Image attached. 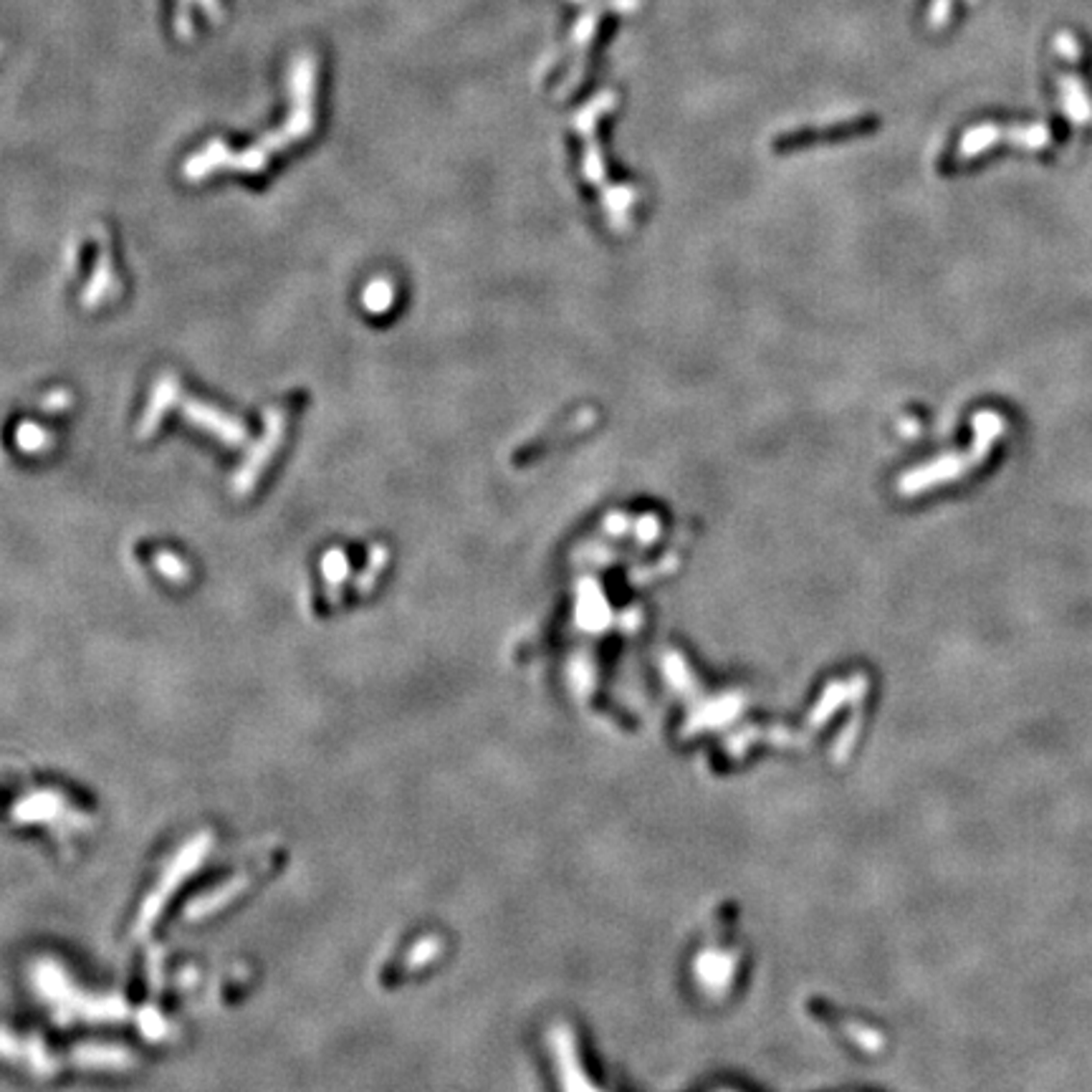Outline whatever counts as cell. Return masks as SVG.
Listing matches in <instances>:
<instances>
[{
	"instance_id": "7",
	"label": "cell",
	"mask_w": 1092,
	"mask_h": 1092,
	"mask_svg": "<svg viewBox=\"0 0 1092 1092\" xmlns=\"http://www.w3.org/2000/svg\"><path fill=\"white\" fill-rule=\"evenodd\" d=\"M322 569H324V577H326V582H329L331 586H337L339 582L347 577V557H344L339 549H331L326 557H324L322 561Z\"/></svg>"
},
{
	"instance_id": "2",
	"label": "cell",
	"mask_w": 1092,
	"mask_h": 1092,
	"mask_svg": "<svg viewBox=\"0 0 1092 1092\" xmlns=\"http://www.w3.org/2000/svg\"><path fill=\"white\" fill-rule=\"evenodd\" d=\"M169 410L182 412V415L195 425V428L213 432L218 440L233 445V448H238V445L248 440V430H246V425H243L241 420H236L233 415H228V412L218 410L213 404L197 403V400L188 398V395L180 390V384H177V379L172 377V375H162V377L155 382V390L149 395L147 412L142 415L140 428H137L140 438H149V435L160 428V420L165 418Z\"/></svg>"
},
{
	"instance_id": "3",
	"label": "cell",
	"mask_w": 1092,
	"mask_h": 1092,
	"mask_svg": "<svg viewBox=\"0 0 1092 1092\" xmlns=\"http://www.w3.org/2000/svg\"><path fill=\"white\" fill-rule=\"evenodd\" d=\"M266 418H269V425H266V438L258 443L256 451L250 453V458L243 463V468L236 473V479H233V491H236L238 496L248 493L250 488L256 485V481L261 479L263 468H266L271 455L276 453L283 432H286V415H283L281 410H269Z\"/></svg>"
},
{
	"instance_id": "6",
	"label": "cell",
	"mask_w": 1092,
	"mask_h": 1092,
	"mask_svg": "<svg viewBox=\"0 0 1092 1092\" xmlns=\"http://www.w3.org/2000/svg\"><path fill=\"white\" fill-rule=\"evenodd\" d=\"M155 566H157V572L165 574V577H168V580H172V582H180V580H185V577H188V564H185L180 557H175V554H169V552L155 554Z\"/></svg>"
},
{
	"instance_id": "5",
	"label": "cell",
	"mask_w": 1092,
	"mask_h": 1092,
	"mask_svg": "<svg viewBox=\"0 0 1092 1092\" xmlns=\"http://www.w3.org/2000/svg\"><path fill=\"white\" fill-rule=\"evenodd\" d=\"M362 301L364 306L370 311H384L390 309L392 303V289L390 283L382 281V278H377V281H372L367 289H364L362 294Z\"/></svg>"
},
{
	"instance_id": "1",
	"label": "cell",
	"mask_w": 1092,
	"mask_h": 1092,
	"mask_svg": "<svg viewBox=\"0 0 1092 1092\" xmlns=\"http://www.w3.org/2000/svg\"><path fill=\"white\" fill-rule=\"evenodd\" d=\"M294 91H297V99L291 107L289 121L278 135L271 137L269 142L261 140V144L250 147L248 152H241V155H233L225 144L213 142L205 149H200L195 157H190V162L185 165V177L200 180V177L213 175L216 169L261 172L269 165V157L273 152H281L297 140L309 135L311 127H314V66H311V61L299 64L297 76H294Z\"/></svg>"
},
{
	"instance_id": "4",
	"label": "cell",
	"mask_w": 1092,
	"mask_h": 1092,
	"mask_svg": "<svg viewBox=\"0 0 1092 1092\" xmlns=\"http://www.w3.org/2000/svg\"><path fill=\"white\" fill-rule=\"evenodd\" d=\"M15 440H18L20 451L40 453V451H46V448H48V443H51V435H48L43 428H39V425L23 423L18 428V432H15Z\"/></svg>"
}]
</instances>
